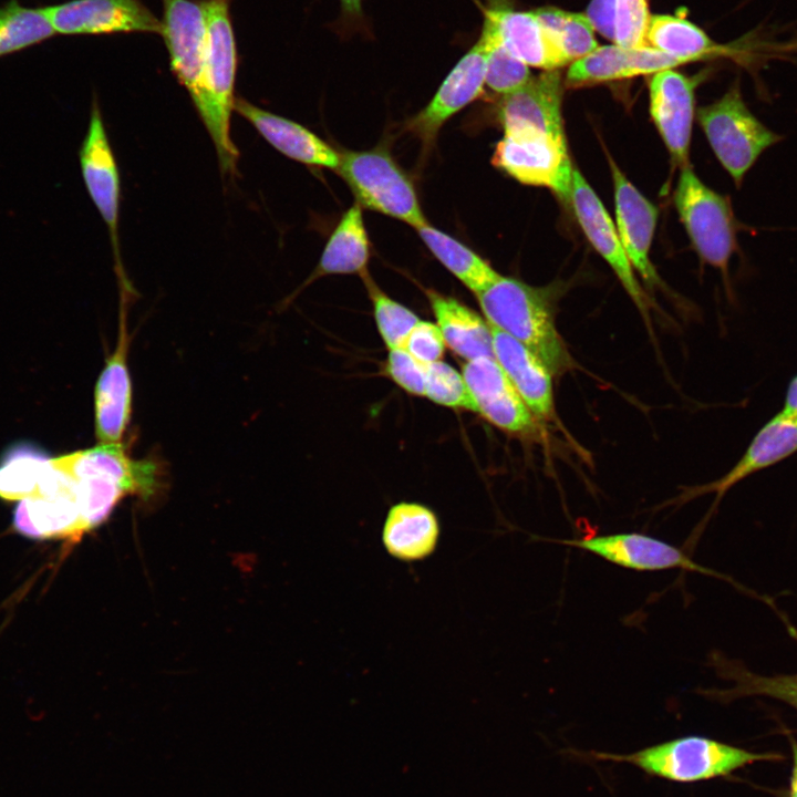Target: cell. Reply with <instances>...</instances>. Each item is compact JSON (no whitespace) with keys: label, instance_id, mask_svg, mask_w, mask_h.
Here are the masks:
<instances>
[{"label":"cell","instance_id":"6da1fadb","mask_svg":"<svg viewBox=\"0 0 797 797\" xmlns=\"http://www.w3.org/2000/svg\"><path fill=\"white\" fill-rule=\"evenodd\" d=\"M76 482L86 531L101 525L126 495L148 498L159 488L161 470L152 459H132L120 443L53 458Z\"/></svg>","mask_w":797,"mask_h":797},{"label":"cell","instance_id":"7a4b0ae2","mask_svg":"<svg viewBox=\"0 0 797 797\" xmlns=\"http://www.w3.org/2000/svg\"><path fill=\"white\" fill-rule=\"evenodd\" d=\"M203 3L207 48L201 93L195 107L215 145L221 172L235 175L239 152L230 136V120L238 59L229 0H203Z\"/></svg>","mask_w":797,"mask_h":797},{"label":"cell","instance_id":"3957f363","mask_svg":"<svg viewBox=\"0 0 797 797\" xmlns=\"http://www.w3.org/2000/svg\"><path fill=\"white\" fill-rule=\"evenodd\" d=\"M476 297L488 324L527 346L552 375L572 368L571 356L555 325L549 300L539 288L499 276Z\"/></svg>","mask_w":797,"mask_h":797},{"label":"cell","instance_id":"277c9868","mask_svg":"<svg viewBox=\"0 0 797 797\" xmlns=\"http://www.w3.org/2000/svg\"><path fill=\"white\" fill-rule=\"evenodd\" d=\"M586 755L597 760L627 763L648 775L682 784L725 776L745 765L777 758L697 735L670 739L629 754L590 752Z\"/></svg>","mask_w":797,"mask_h":797},{"label":"cell","instance_id":"5b68a950","mask_svg":"<svg viewBox=\"0 0 797 797\" xmlns=\"http://www.w3.org/2000/svg\"><path fill=\"white\" fill-rule=\"evenodd\" d=\"M673 198L701 260L718 269L729 286L728 263L738 250L737 232L745 228L736 220L729 197L706 186L686 164L681 167Z\"/></svg>","mask_w":797,"mask_h":797},{"label":"cell","instance_id":"8992f818","mask_svg":"<svg viewBox=\"0 0 797 797\" xmlns=\"http://www.w3.org/2000/svg\"><path fill=\"white\" fill-rule=\"evenodd\" d=\"M697 120L713 153L737 187L764 151L783 138L751 112L738 80L718 100L700 107Z\"/></svg>","mask_w":797,"mask_h":797},{"label":"cell","instance_id":"52a82bcc","mask_svg":"<svg viewBox=\"0 0 797 797\" xmlns=\"http://www.w3.org/2000/svg\"><path fill=\"white\" fill-rule=\"evenodd\" d=\"M339 154L335 170L361 207L398 219L415 229L427 222L413 183L385 148L377 146Z\"/></svg>","mask_w":797,"mask_h":797},{"label":"cell","instance_id":"ba28073f","mask_svg":"<svg viewBox=\"0 0 797 797\" xmlns=\"http://www.w3.org/2000/svg\"><path fill=\"white\" fill-rule=\"evenodd\" d=\"M12 526L22 536L38 540H79L87 532L76 482L53 458L37 491L18 501Z\"/></svg>","mask_w":797,"mask_h":797},{"label":"cell","instance_id":"9c48e42d","mask_svg":"<svg viewBox=\"0 0 797 797\" xmlns=\"http://www.w3.org/2000/svg\"><path fill=\"white\" fill-rule=\"evenodd\" d=\"M491 163L521 184L549 188L570 200L575 167L566 137L529 132L504 134Z\"/></svg>","mask_w":797,"mask_h":797},{"label":"cell","instance_id":"30bf717a","mask_svg":"<svg viewBox=\"0 0 797 797\" xmlns=\"http://www.w3.org/2000/svg\"><path fill=\"white\" fill-rule=\"evenodd\" d=\"M79 162L89 196L107 227L120 283L128 282L123 271L118 246L120 173L95 96L92 100L87 131L79 149Z\"/></svg>","mask_w":797,"mask_h":797},{"label":"cell","instance_id":"8fae6325","mask_svg":"<svg viewBox=\"0 0 797 797\" xmlns=\"http://www.w3.org/2000/svg\"><path fill=\"white\" fill-rule=\"evenodd\" d=\"M56 34L163 33V23L141 0H70L43 7Z\"/></svg>","mask_w":797,"mask_h":797},{"label":"cell","instance_id":"7c38bea8","mask_svg":"<svg viewBox=\"0 0 797 797\" xmlns=\"http://www.w3.org/2000/svg\"><path fill=\"white\" fill-rule=\"evenodd\" d=\"M462 374L478 413L497 428L517 436L538 433L537 417L525 404L495 358L465 361Z\"/></svg>","mask_w":797,"mask_h":797},{"label":"cell","instance_id":"4fadbf2b","mask_svg":"<svg viewBox=\"0 0 797 797\" xmlns=\"http://www.w3.org/2000/svg\"><path fill=\"white\" fill-rule=\"evenodd\" d=\"M163 33L170 70L197 104L201 93L207 48L203 0H162Z\"/></svg>","mask_w":797,"mask_h":797},{"label":"cell","instance_id":"5bb4252c","mask_svg":"<svg viewBox=\"0 0 797 797\" xmlns=\"http://www.w3.org/2000/svg\"><path fill=\"white\" fill-rule=\"evenodd\" d=\"M486 52L477 39L456 62L428 104L407 124L425 147L433 144L445 122L484 93Z\"/></svg>","mask_w":797,"mask_h":797},{"label":"cell","instance_id":"9a60e30c","mask_svg":"<svg viewBox=\"0 0 797 797\" xmlns=\"http://www.w3.org/2000/svg\"><path fill=\"white\" fill-rule=\"evenodd\" d=\"M570 205L586 237L612 268L621 284L643 315L648 312L644 292L622 247L615 224L604 205L578 169H573Z\"/></svg>","mask_w":797,"mask_h":797},{"label":"cell","instance_id":"2e32d148","mask_svg":"<svg viewBox=\"0 0 797 797\" xmlns=\"http://www.w3.org/2000/svg\"><path fill=\"white\" fill-rule=\"evenodd\" d=\"M703 75L689 77L674 69L658 72L649 82L650 113L679 166L689 163L694 117L695 89Z\"/></svg>","mask_w":797,"mask_h":797},{"label":"cell","instance_id":"e0dca14e","mask_svg":"<svg viewBox=\"0 0 797 797\" xmlns=\"http://www.w3.org/2000/svg\"><path fill=\"white\" fill-rule=\"evenodd\" d=\"M559 70L542 71L517 91L503 95L498 115L506 133L531 132L565 137Z\"/></svg>","mask_w":797,"mask_h":797},{"label":"cell","instance_id":"ac0fdd59","mask_svg":"<svg viewBox=\"0 0 797 797\" xmlns=\"http://www.w3.org/2000/svg\"><path fill=\"white\" fill-rule=\"evenodd\" d=\"M559 542L580 548L613 565L632 570L683 569L712 573L711 570L693 561L680 548L643 534L622 532L577 540H559Z\"/></svg>","mask_w":797,"mask_h":797},{"label":"cell","instance_id":"d6986e66","mask_svg":"<svg viewBox=\"0 0 797 797\" xmlns=\"http://www.w3.org/2000/svg\"><path fill=\"white\" fill-rule=\"evenodd\" d=\"M127 293L122 292L117 343L99 376L95 394V428L100 443H120L132 412V384L127 368Z\"/></svg>","mask_w":797,"mask_h":797},{"label":"cell","instance_id":"ffe728a7","mask_svg":"<svg viewBox=\"0 0 797 797\" xmlns=\"http://www.w3.org/2000/svg\"><path fill=\"white\" fill-rule=\"evenodd\" d=\"M608 158L613 180L615 228L620 241L632 267L644 280L653 283L658 277L650 261V249L658 209L633 186L609 155Z\"/></svg>","mask_w":797,"mask_h":797},{"label":"cell","instance_id":"44dd1931","mask_svg":"<svg viewBox=\"0 0 797 797\" xmlns=\"http://www.w3.org/2000/svg\"><path fill=\"white\" fill-rule=\"evenodd\" d=\"M690 63L650 46L621 48L617 44L598 46L588 55L569 64L565 84L579 87L655 74Z\"/></svg>","mask_w":797,"mask_h":797},{"label":"cell","instance_id":"7402d4cb","mask_svg":"<svg viewBox=\"0 0 797 797\" xmlns=\"http://www.w3.org/2000/svg\"><path fill=\"white\" fill-rule=\"evenodd\" d=\"M797 452V420L778 412L755 434L743 456L717 480L687 488L680 497L691 499L715 493L716 500L738 482L773 466Z\"/></svg>","mask_w":797,"mask_h":797},{"label":"cell","instance_id":"603a6c76","mask_svg":"<svg viewBox=\"0 0 797 797\" xmlns=\"http://www.w3.org/2000/svg\"><path fill=\"white\" fill-rule=\"evenodd\" d=\"M234 110L284 156L309 166L338 168L339 152L301 124L262 110L242 97L235 100Z\"/></svg>","mask_w":797,"mask_h":797},{"label":"cell","instance_id":"cb8c5ba5","mask_svg":"<svg viewBox=\"0 0 797 797\" xmlns=\"http://www.w3.org/2000/svg\"><path fill=\"white\" fill-rule=\"evenodd\" d=\"M494 358L537 418L553 414L552 374L547 365L522 343L493 327Z\"/></svg>","mask_w":797,"mask_h":797},{"label":"cell","instance_id":"d4e9b609","mask_svg":"<svg viewBox=\"0 0 797 797\" xmlns=\"http://www.w3.org/2000/svg\"><path fill=\"white\" fill-rule=\"evenodd\" d=\"M484 19L493 23L504 45L528 66L549 71L569 64L532 10L495 3L484 10Z\"/></svg>","mask_w":797,"mask_h":797},{"label":"cell","instance_id":"484cf974","mask_svg":"<svg viewBox=\"0 0 797 797\" xmlns=\"http://www.w3.org/2000/svg\"><path fill=\"white\" fill-rule=\"evenodd\" d=\"M439 535V520L429 507L401 501L386 514L382 542L391 557L413 562L424 560L435 551Z\"/></svg>","mask_w":797,"mask_h":797},{"label":"cell","instance_id":"4316f807","mask_svg":"<svg viewBox=\"0 0 797 797\" xmlns=\"http://www.w3.org/2000/svg\"><path fill=\"white\" fill-rule=\"evenodd\" d=\"M426 296L446 346L465 361L494 358L491 329L485 318L454 297L435 290Z\"/></svg>","mask_w":797,"mask_h":797},{"label":"cell","instance_id":"83f0119b","mask_svg":"<svg viewBox=\"0 0 797 797\" xmlns=\"http://www.w3.org/2000/svg\"><path fill=\"white\" fill-rule=\"evenodd\" d=\"M369 257L370 244L362 207L355 201L339 220L306 284L327 275H361L366 270Z\"/></svg>","mask_w":797,"mask_h":797},{"label":"cell","instance_id":"f1b7e54d","mask_svg":"<svg viewBox=\"0 0 797 797\" xmlns=\"http://www.w3.org/2000/svg\"><path fill=\"white\" fill-rule=\"evenodd\" d=\"M416 231L434 257L474 294L499 278L500 275L480 256L428 222L417 227Z\"/></svg>","mask_w":797,"mask_h":797},{"label":"cell","instance_id":"f546056e","mask_svg":"<svg viewBox=\"0 0 797 797\" xmlns=\"http://www.w3.org/2000/svg\"><path fill=\"white\" fill-rule=\"evenodd\" d=\"M51 464L43 452L29 444L11 447L0 460V498L7 501L32 496Z\"/></svg>","mask_w":797,"mask_h":797},{"label":"cell","instance_id":"4dcf8cb0","mask_svg":"<svg viewBox=\"0 0 797 797\" xmlns=\"http://www.w3.org/2000/svg\"><path fill=\"white\" fill-rule=\"evenodd\" d=\"M56 35L43 8H28L19 0L0 7V58L40 44Z\"/></svg>","mask_w":797,"mask_h":797},{"label":"cell","instance_id":"1f68e13d","mask_svg":"<svg viewBox=\"0 0 797 797\" xmlns=\"http://www.w3.org/2000/svg\"><path fill=\"white\" fill-rule=\"evenodd\" d=\"M532 11L569 64L599 46L594 30L584 13L555 7H542Z\"/></svg>","mask_w":797,"mask_h":797},{"label":"cell","instance_id":"d6a6232c","mask_svg":"<svg viewBox=\"0 0 797 797\" xmlns=\"http://www.w3.org/2000/svg\"><path fill=\"white\" fill-rule=\"evenodd\" d=\"M478 40L486 52L485 84L500 95L524 86L532 76L529 66L516 58L503 43L493 23L484 19Z\"/></svg>","mask_w":797,"mask_h":797},{"label":"cell","instance_id":"836d02e7","mask_svg":"<svg viewBox=\"0 0 797 797\" xmlns=\"http://www.w3.org/2000/svg\"><path fill=\"white\" fill-rule=\"evenodd\" d=\"M373 307V315L377 331L387 350L400 349L421 320L411 309L395 301L382 291L373 281L368 270L361 273Z\"/></svg>","mask_w":797,"mask_h":797},{"label":"cell","instance_id":"e575fe53","mask_svg":"<svg viewBox=\"0 0 797 797\" xmlns=\"http://www.w3.org/2000/svg\"><path fill=\"white\" fill-rule=\"evenodd\" d=\"M424 396L435 404L476 413V406L462 373L444 361L426 365Z\"/></svg>","mask_w":797,"mask_h":797},{"label":"cell","instance_id":"d590c367","mask_svg":"<svg viewBox=\"0 0 797 797\" xmlns=\"http://www.w3.org/2000/svg\"><path fill=\"white\" fill-rule=\"evenodd\" d=\"M650 19L648 0H615L613 44L627 49L646 46Z\"/></svg>","mask_w":797,"mask_h":797},{"label":"cell","instance_id":"8d00e7d4","mask_svg":"<svg viewBox=\"0 0 797 797\" xmlns=\"http://www.w3.org/2000/svg\"><path fill=\"white\" fill-rule=\"evenodd\" d=\"M384 372L403 391L424 396L426 364L416 360L405 349L389 350Z\"/></svg>","mask_w":797,"mask_h":797},{"label":"cell","instance_id":"74e56055","mask_svg":"<svg viewBox=\"0 0 797 797\" xmlns=\"http://www.w3.org/2000/svg\"><path fill=\"white\" fill-rule=\"evenodd\" d=\"M404 349L427 365L442 360L446 343L436 323L420 320L411 330Z\"/></svg>","mask_w":797,"mask_h":797},{"label":"cell","instance_id":"f35d334b","mask_svg":"<svg viewBox=\"0 0 797 797\" xmlns=\"http://www.w3.org/2000/svg\"><path fill=\"white\" fill-rule=\"evenodd\" d=\"M364 0H339L340 13L331 24L332 30L341 38L361 35L372 38L371 22L363 8Z\"/></svg>","mask_w":797,"mask_h":797},{"label":"cell","instance_id":"ab89813d","mask_svg":"<svg viewBox=\"0 0 797 797\" xmlns=\"http://www.w3.org/2000/svg\"><path fill=\"white\" fill-rule=\"evenodd\" d=\"M615 0H591L586 17L594 31L613 42Z\"/></svg>","mask_w":797,"mask_h":797},{"label":"cell","instance_id":"60d3db41","mask_svg":"<svg viewBox=\"0 0 797 797\" xmlns=\"http://www.w3.org/2000/svg\"><path fill=\"white\" fill-rule=\"evenodd\" d=\"M780 412L797 420V374L788 383Z\"/></svg>","mask_w":797,"mask_h":797},{"label":"cell","instance_id":"b9f144b4","mask_svg":"<svg viewBox=\"0 0 797 797\" xmlns=\"http://www.w3.org/2000/svg\"><path fill=\"white\" fill-rule=\"evenodd\" d=\"M794 767L790 782V797H797V745H793Z\"/></svg>","mask_w":797,"mask_h":797},{"label":"cell","instance_id":"7bdbcfd3","mask_svg":"<svg viewBox=\"0 0 797 797\" xmlns=\"http://www.w3.org/2000/svg\"><path fill=\"white\" fill-rule=\"evenodd\" d=\"M790 631H793L794 636L797 639V631L791 630V628Z\"/></svg>","mask_w":797,"mask_h":797}]
</instances>
